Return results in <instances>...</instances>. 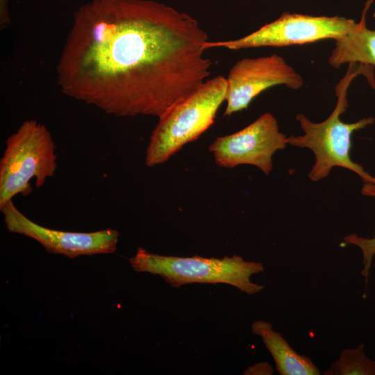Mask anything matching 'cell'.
I'll return each mask as SVG.
<instances>
[{"label": "cell", "instance_id": "6da1fadb", "mask_svg": "<svg viewBox=\"0 0 375 375\" xmlns=\"http://www.w3.org/2000/svg\"><path fill=\"white\" fill-rule=\"evenodd\" d=\"M208 37L190 15L151 0L78 8L57 67L68 97L119 117H159L210 74Z\"/></svg>", "mask_w": 375, "mask_h": 375}, {"label": "cell", "instance_id": "7a4b0ae2", "mask_svg": "<svg viewBox=\"0 0 375 375\" xmlns=\"http://www.w3.org/2000/svg\"><path fill=\"white\" fill-rule=\"evenodd\" d=\"M364 74L369 82L374 78L371 65L350 64L344 78L336 87L338 102L331 115L322 122H313L303 114L296 116L303 132V135H291L287 138L288 144L310 149L315 156L309 178L314 182L326 178L335 167L347 169L358 174L363 183L372 182L375 177L367 173L359 164L352 160L350 152L351 136L353 132L374 123L375 118H363L356 122L345 123L340 119L348 103L347 91L353 78Z\"/></svg>", "mask_w": 375, "mask_h": 375}, {"label": "cell", "instance_id": "3957f363", "mask_svg": "<svg viewBox=\"0 0 375 375\" xmlns=\"http://www.w3.org/2000/svg\"><path fill=\"white\" fill-rule=\"evenodd\" d=\"M226 85V78L220 75L207 79L158 117L146 149L147 167L167 162L214 124L217 110L225 101Z\"/></svg>", "mask_w": 375, "mask_h": 375}, {"label": "cell", "instance_id": "277c9868", "mask_svg": "<svg viewBox=\"0 0 375 375\" xmlns=\"http://www.w3.org/2000/svg\"><path fill=\"white\" fill-rule=\"evenodd\" d=\"M56 146L47 128L35 120L24 121L6 140L0 160V208L17 194L32 192L53 177L57 168Z\"/></svg>", "mask_w": 375, "mask_h": 375}, {"label": "cell", "instance_id": "5b68a950", "mask_svg": "<svg viewBox=\"0 0 375 375\" xmlns=\"http://www.w3.org/2000/svg\"><path fill=\"white\" fill-rule=\"evenodd\" d=\"M129 262L136 272L159 275L173 287L195 283H225L247 294L259 292L264 288L250 280L251 275L263 272L262 265L244 260L237 255L222 258L178 257L155 254L138 248Z\"/></svg>", "mask_w": 375, "mask_h": 375}, {"label": "cell", "instance_id": "8992f818", "mask_svg": "<svg viewBox=\"0 0 375 375\" xmlns=\"http://www.w3.org/2000/svg\"><path fill=\"white\" fill-rule=\"evenodd\" d=\"M358 25L359 22L351 19L338 16L283 13L276 20L242 38L226 41L208 40L205 44V49L223 47L239 50L303 44L328 38L337 40L355 30Z\"/></svg>", "mask_w": 375, "mask_h": 375}, {"label": "cell", "instance_id": "52a82bcc", "mask_svg": "<svg viewBox=\"0 0 375 375\" xmlns=\"http://www.w3.org/2000/svg\"><path fill=\"white\" fill-rule=\"evenodd\" d=\"M287 138L280 131L276 117L265 112L242 130L217 138L208 149L219 167L250 165L269 174L273 168V155L285 148Z\"/></svg>", "mask_w": 375, "mask_h": 375}, {"label": "cell", "instance_id": "ba28073f", "mask_svg": "<svg viewBox=\"0 0 375 375\" xmlns=\"http://www.w3.org/2000/svg\"><path fill=\"white\" fill-rule=\"evenodd\" d=\"M226 83L224 115L229 116L247 108L255 97L271 87L285 85L297 90L303 81L283 57L272 54L238 60L230 69Z\"/></svg>", "mask_w": 375, "mask_h": 375}, {"label": "cell", "instance_id": "9c48e42d", "mask_svg": "<svg viewBox=\"0 0 375 375\" xmlns=\"http://www.w3.org/2000/svg\"><path fill=\"white\" fill-rule=\"evenodd\" d=\"M7 229L38 241L49 253L69 258L114 253L117 231L107 228L90 233L69 232L46 228L33 222L10 201L0 208Z\"/></svg>", "mask_w": 375, "mask_h": 375}, {"label": "cell", "instance_id": "30bf717a", "mask_svg": "<svg viewBox=\"0 0 375 375\" xmlns=\"http://www.w3.org/2000/svg\"><path fill=\"white\" fill-rule=\"evenodd\" d=\"M251 331L259 335L273 357L281 375H319L320 371L310 358L297 353L271 323L259 320L251 324Z\"/></svg>", "mask_w": 375, "mask_h": 375}, {"label": "cell", "instance_id": "8fae6325", "mask_svg": "<svg viewBox=\"0 0 375 375\" xmlns=\"http://www.w3.org/2000/svg\"><path fill=\"white\" fill-rule=\"evenodd\" d=\"M371 3L367 2L358 26L335 40V47L328 58L332 67L339 68L347 63L375 65V30L366 26V15Z\"/></svg>", "mask_w": 375, "mask_h": 375}, {"label": "cell", "instance_id": "7c38bea8", "mask_svg": "<svg viewBox=\"0 0 375 375\" xmlns=\"http://www.w3.org/2000/svg\"><path fill=\"white\" fill-rule=\"evenodd\" d=\"M364 345L345 349L340 358L325 372L326 375H375V361L364 353Z\"/></svg>", "mask_w": 375, "mask_h": 375}, {"label": "cell", "instance_id": "4fadbf2b", "mask_svg": "<svg viewBox=\"0 0 375 375\" xmlns=\"http://www.w3.org/2000/svg\"><path fill=\"white\" fill-rule=\"evenodd\" d=\"M361 194L365 196L375 198V180L372 182L364 183L361 188ZM347 244L358 247L363 256L364 267L362 274L367 280L374 256H375V237L365 238L356 233H351L344 238Z\"/></svg>", "mask_w": 375, "mask_h": 375}, {"label": "cell", "instance_id": "5bb4252c", "mask_svg": "<svg viewBox=\"0 0 375 375\" xmlns=\"http://www.w3.org/2000/svg\"><path fill=\"white\" fill-rule=\"evenodd\" d=\"M10 18L8 10V0H0V25L4 28L10 24Z\"/></svg>", "mask_w": 375, "mask_h": 375}]
</instances>
